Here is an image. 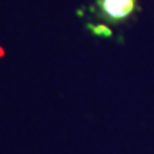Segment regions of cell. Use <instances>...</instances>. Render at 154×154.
<instances>
[{"label":"cell","instance_id":"1","mask_svg":"<svg viewBox=\"0 0 154 154\" xmlns=\"http://www.w3.org/2000/svg\"><path fill=\"white\" fill-rule=\"evenodd\" d=\"M96 6L103 20L119 24L134 13L137 0H96Z\"/></svg>","mask_w":154,"mask_h":154}]
</instances>
